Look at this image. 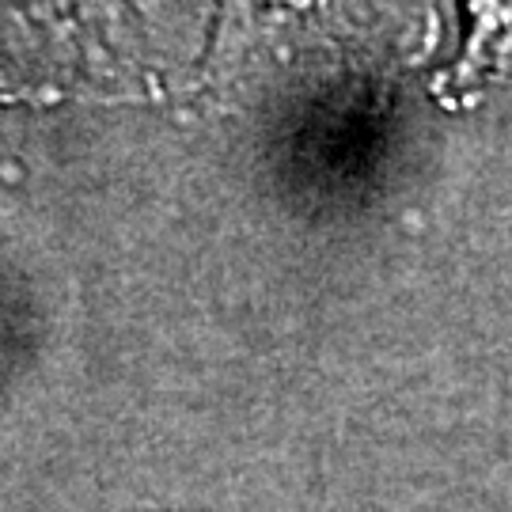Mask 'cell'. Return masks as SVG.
I'll return each mask as SVG.
<instances>
[{
  "label": "cell",
  "instance_id": "1",
  "mask_svg": "<svg viewBox=\"0 0 512 512\" xmlns=\"http://www.w3.org/2000/svg\"><path fill=\"white\" fill-rule=\"evenodd\" d=\"M467 46L437 84L444 103L475 99L512 69V0H467Z\"/></svg>",
  "mask_w": 512,
  "mask_h": 512
}]
</instances>
